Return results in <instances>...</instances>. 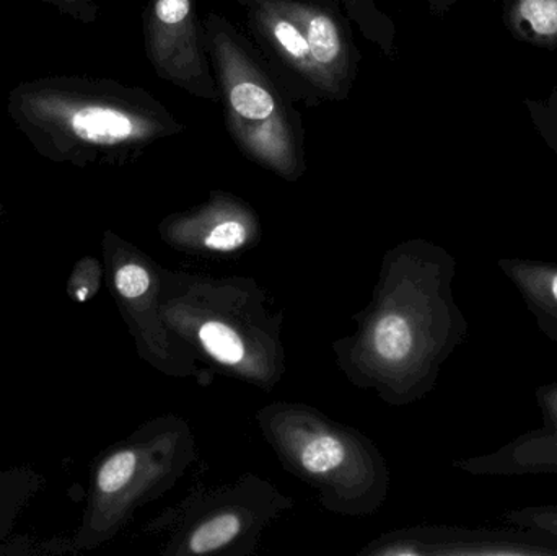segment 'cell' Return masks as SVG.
<instances>
[{"instance_id":"4","label":"cell","mask_w":557,"mask_h":556,"mask_svg":"<svg viewBox=\"0 0 557 556\" xmlns=\"http://www.w3.org/2000/svg\"><path fill=\"white\" fill-rule=\"evenodd\" d=\"M206 48L238 150L288 183L307 173L301 113L258 46L221 13L202 18Z\"/></svg>"},{"instance_id":"15","label":"cell","mask_w":557,"mask_h":556,"mask_svg":"<svg viewBox=\"0 0 557 556\" xmlns=\"http://www.w3.org/2000/svg\"><path fill=\"white\" fill-rule=\"evenodd\" d=\"M500 273L522 297L543 335L557 343V263L525 257H504Z\"/></svg>"},{"instance_id":"13","label":"cell","mask_w":557,"mask_h":556,"mask_svg":"<svg viewBox=\"0 0 557 556\" xmlns=\"http://www.w3.org/2000/svg\"><path fill=\"white\" fill-rule=\"evenodd\" d=\"M287 5L304 29L324 101L346 100L360 59L349 16L336 0H287Z\"/></svg>"},{"instance_id":"8","label":"cell","mask_w":557,"mask_h":556,"mask_svg":"<svg viewBox=\"0 0 557 556\" xmlns=\"http://www.w3.org/2000/svg\"><path fill=\"white\" fill-rule=\"evenodd\" d=\"M103 268L108 287L136 343L143 361L170 378H195L208 385L198 358L170 332L160 302V264L114 232L103 235Z\"/></svg>"},{"instance_id":"24","label":"cell","mask_w":557,"mask_h":556,"mask_svg":"<svg viewBox=\"0 0 557 556\" xmlns=\"http://www.w3.org/2000/svg\"><path fill=\"white\" fill-rule=\"evenodd\" d=\"M3 208L0 206V221H2Z\"/></svg>"},{"instance_id":"5","label":"cell","mask_w":557,"mask_h":556,"mask_svg":"<svg viewBox=\"0 0 557 556\" xmlns=\"http://www.w3.org/2000/svg\"><path fill=\"white\" fill-rule=\"evenodd\" d=\"M255 420L284 469L311 486L326 511L367 518L382 508L389 469L366 434L288 401L261 408Z\"/></svg>"},{"instance_id":"6","label":"cell","mask_w":557,"mask_h":556,"mask_svg":"<svg viewBox=\"0 0 557 556\" xmlns=\"http://www.w3.org/2000/svg\"><path fill=\"white\" fill-rule=\"evenodd\" d=\"M195 457L191 427L178 415L153 418L104 449L91 470L87 506L74 535L77 551H95L116 538L137 509L183 479Z\"/></svg>"},{"instance_id":"17","label":"cell","mask_w":557,"mask_h":556,"mask_svg":"<svg viewBox=\"0 0 557 556\" xmlns=\"http://www.w3.org/2000/svg\"><path fill=\"white\" fill-rule=\"evenodd\" d=\"M45 485V477L32 466L0 470V544L12 535L23 509Z\"/></svg>"},{"instance_id":"21","label":"cell","mask_w":557,"mask_h":556,"mask_svg":"<svg viewBox=\"0 0 557 556\" xmlns=\"http://www.w3.org/2000/svg\"><path fill=\"white\" fill-rule=\"evenodd\" d=\"M500 521L513 528L542 532L557 541V505H532L509 509Z\"/></svg>"},{"instance_id":"20","label":"cell","mask_w":557,"mask_h":556,"mask_svg":"<svg viewBox=\"0 0 557 556\" xmlns=\"http://www.w3.org/2000/svg\"><path fill=\"white\" fill-rule=\"evenodd\" d=\"M104 268L97 258L84 257L74 264L67 281V294L74 302L94 299L103 283Z\"/></svg>"},{"instance_id":"7","label":"cell","mask_w":557,"mask_h":556,"mask_svg":"<svg viewBox=\"0 0 557 556\" xmlns=\"http://www.w3.org/2000/svg\"><path fill=\"white\" fill-rule=\"evenodd\" d=\"M295 502L263 477L247 473L215 489H201L160 512L146 531L162 535L165 556H245Z\"/></svg>"},{"instance_id":"14","label":"cell","mask_w":557,"mask_h":556,"mask_svg":"<svg viewBox=\"0 0 557 556\" xmlns=\"http://www.w3.org/2000/svg\"><path fill=\"white\" fill-rule=\"evenodd\" d=\"M535 400L542 427L513 437L499 449L457 460L454 467L474 477L557 475V381L540 385Z\"/></svg>"},{"instance_id":"3","label":"cell","mask_w":557,"mask_h":556,"mask_svg":"<svg viewBox=\"0 0 557 556\" xmlns=\"http://www.w3.org/2000/svg\"><path fill=\"white\" fill-rule=\"evenodd\" d=\"M160 280L165 325L198 361L253 387H276L285 372L284 316L257 281L163 267Z\"/></svg>"},{"instance_id":"19","label":"cell","mask_w":557,"mask_h":556,"mask_svg":"<svg viewBox=\"0 0 557 556\" xmlns=\"http://www.w3.org/2000/svg\"><path fill=\"white\" fill-rule=\"evenodd\" d=\"M78 554L74 539H32L28 535H10L0 544V556H61Z\"/></svg>"},{"instance_id":"16","label":"cell","mask_w":557,"mask_h":556,"mask_svg":"<svg viewBox=\"0 0 557 556\" xmlns=\"http://www.w3.org/2000/svg\"><path fill=\"white\" fill-rule=\"evenodd\" d=\"M504 23L519 41L549 51L557 48V0H506Z\"/></svg>"},{"instance_id":"1","label":"cell","mask_w":557,"mask_h":556,"mask_svg":"<svg viewBox=\"0 0 557 556\" xmlns=\"http://www.w3.org/2000/svg\"><path fill=\"white\" fill-rule=\"evenodd\" d=\"M455 276L457 258L434 242L412 238L386 251L356 332L333 343L347 381L393 407L431 394L470 332Z\"/></svg>"},{"instance_id":"2","label":"cell","mask_w":557,"mask_h":556,"mask_svg":"<svg viewBox=\"0 0 557 556\" xmlns=\"http://www.w3.org/2000/svg\"><path fill=\"white\" fill-rule=\"evenodd\" d=\"M9 111L42 156L82 166L123 165L186 129L150 91L104 78L22 84Z\"/></svg>"},{"instance_id":"22","label":"cell","mask_w":557,"mask_h":556,"mask_svg":"<svg viewBox=\"0 0 557 556\" xmlns=\"http://www.w3.org/2000/svg\"><path fill=\"white\" fill-rule=\"evenodd\" d=\"M535 116L536 126L542 131L543 137L549 146L557 150V91L546 103H533L530 107Z\"/></svg>"},{"instance_id":"18","label":"cell","mask_w":557,"mask_h":556,"mask_svg":"<svg viewBox=\"0 0 557 556\" xmlns=\"http://www.w3.org/2000/svg\"><path fill=\"white\" fill-rule=\"evenodd\" d=\"M346 15L356 23L367 41L373 42L386 58L393 59L398 52L395 22L380 9L376 0H343Z\"/></svg>"},{"instance_id":"11","label":"cell","mask_w":557,"mask_h":556,"mask_svg":"<svg viewBox=\"0 0 557 556\" xmlns=\"http://www.w3.org/2000/svg\"><path fill=\"white\" fill-rule=\"evenodd\" d=\"M159 234L169 247L183 254L227 257L257 247L261 221L245 199L214 189L201 205L166 215Z\"/></svg>"},{"instance_id":"12","label":"cell","mask_w":557,"mask_h":556,"mask_svg":"<svg viewBox=\"0 0 557 556\" xmlns=\"http://www.w3.org/2000/svg\"><path fill=\"white\" fill-rule=\"evenodd\" d=\"M244 10L255 45L295 101L314 108L323 103L320 78L310 58L300 23L287 0H235Z\"/></svg>"},{"instance_id":"9","label":"cell","mask_w":557,"mask_h":556,"mask_svg":"<svg viewBox=\"0 0 557 556\" xmlns=\"http://www.w3.org/2000/svg\"><path fill=\"white\" fill-rule=\"evenodd\" d=\"M144 42L160 81L199 100H219L196 0H150L144 12Z\"/></svg>"},{"instance_id":"10","label":"cell","mask_w":557,"mask_h":556,"mask_svg":"<svg viewBox=\"0 0 557 556\" xmlns=\"http://www.w3.org/2000/svg\"><path fill=\"white\" fill-rule=\"evenodd\" d=\"M362 555L373 556H557V541L542 532L422 526L401 529L372 542Z\"/></svg>"},{"instance_id":"23","label":"cell","mask_w":557,"mask_h":556,"mask_svg":"<svg viewBox=\"0 0 557 556\" xmlns=\"http://www.w3.org/2000/svg\"><path fill=\"white\" fill-rule=\"evenodd\" d=\"M61 7L65 12H71L74 16H82L85 20L95 18L97 15V0H49Z\"/></svg>"}]
</instances>
